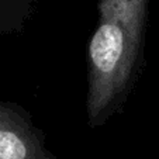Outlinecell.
Segmentation results:
<instances>
[{
	"instance_id": "1",
	"label": "cell",
	"mask_w": 159,
	"mask_h": 159,
	"mask_svg": "<svg viewBox=\"0 0 159 159\" xmlns=\"http://www.w3.org/2000/svg\"><path fill=\"white\" fill-rule=\"evenodd\" d=\"M148 0H102L87 47V123L104 125L124 107L144 66Z\"/></svg>"
}]
</instances>
